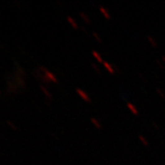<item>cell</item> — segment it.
Instances as JSON below:
<instances>
[{
    "mask_svg": "<svg viewBox=\"0 0 165 165\" xmlns=\"http://www.w3.org/2000/svg\"><path fill=\"white\" fill-rule=\"evenodd\" d=\"M103 65L104 67L108 71L109 74H115V69H114V66H113L112 64H110L108 62H104Z\"/></svg>",
    "mask_w": 165,
    "mask_h": 165,
    "instance_id": "cell-4",
    "label": "cell"
},
{
    "mask_svg": "<svg viewBox=\"0 0 165 165\" xmlns=\"http://www.w3.org/2000/svg\"><path fill=\"white\" fill-rule=\"evenodd\" d=\"M7 124H8V125H9L10 127H12V128H13V129H16V127H15V126H13L14 124L11 123L10 121H7Z\"/></svg>",
    "mask_w": 165,
    "mask_h": 165,
    "instance_id": "cell-16",
    "label": "cell"
},
{
    "mask_svg": "<svg viewBox=\"0 0 165 165\" xmlns=\"http://www.w3.org/2000/svg\"><path fill=\"white\" fill-rule=\"evenodd\" d=\"M75 91H76L77 95L82 98L83 101H85L86 103H91V102H92V99H91L90 96H89L84 90H82L81 88H76Z\"/></svg>",
    "mask_w": 165,
    "mask_h": 165,
    "instance_id": "cell-1",
    "label": "cell"
},
{
    "mask_svg": "<svg viewBox=\"0 0 165 165\" xmlns=\"http://www.w3.org/2000/svg\"><path fill=\"white\" fill-rule=\"evenodd\" d=\"M127 106L128 110H129L133 115H135V116H138V115H139V110H138V108H137L133 104L127 103Z\"/></svg>",
    "mask_w": 165,
    "mask_h": 165,
    "instance_id": "cell-3",
    "label": "cell"
},
{
    "mask_svg": "<svg viewBox=\"0 0 165 165\" xmlns=\"http://www.w3.org/2000/svg\"><path fill=\"white\" fill-rule=\"evenodd\" d=\"M79 14H80V17L82 18V20L84 21L85 23H88V24H90V23H91V20H90L89 17H88V16H87L84 12H82V11H81Z\"/></svg>",
    "mask_w": 165,
    "mask_h": 165,
    "instance_id": "cell-9",
    "label": "cell"
},
{
    "mask_svg": "<svg viewBox=\"0 0 165 165\" xmlns=\"http://www.w3.org/2000/svg\"><path fill=\"white\" fill-rule=\"evenodd\" d=\"M92 54H93V57L98 62H104L105 61L103 60V57L101 56V54L97 51H96V50H94V51H92Z\"/></svg>",
    "mask_w": 165,
    "mask_h": 165,
    "instance_id": "cell-7",
    "label": "cell"
},
{
    "mask_svg": "<svg viewBox=\"0 0 165 165\" xmlns=\"http://www.w3.org/2000/svg\"><path fill=\"white\" fill-rule=\"evenodd\" d=\"M41 90L44 92V94L46 95V96H47V97H49V98L51 99V92H50V91H49L46 87H44L43 85H41Z\"/></svg>",
    "mask_w": 165,
    "mask_h": 165,
    "instance_id": "cell-12",
    "label": "cell"
},
{
    "mask_svg": "<svg viewBox=\"0 0 165 165\" xmlns=\"http://www.w3.org/2000/svg\"><path fill=\"white\" fill-rule=\"evenodd\" d=\"M93 36L95 37V39L98 41L99 43H102V39H101V37H100L99 34H97L96 32H93Z\"/></svg>",
    "mask_w": 165,
    "mask_h": 165,
    "instance_id": "cell-13",
    "label": "cell"
},
{
    "mask_svg": "<svg viewBox=\"0 0 165 165\" xmlns=\"http://www.w3.org/2000/svg\"><path fill=\"white\" fill-rule=\"evenodd\" d=\"M91 122H92V124H93L96 128H98V129H101V128H102L101 122H100L97 118H91Z\"/></svg>",
    "mask_w": 165,
    "mask_h": 165,
    "instance_id": "cell-8",
    "label": "cell"
},
{
    "mask_svg": "<svg viewBox=\"0 0 165 165\" xmlns=\"http://www.w3.org/2000/svg\"><path fill=\"white\" fill-rule=\"evenodd\" d=\"M152 124L154 125V127H155L156 128H158V129H160V128H159V126H157V124L155 123V122H152Z\"/></svg>",
    "mask_w": 165,
    "mask_h": 165,
    "instance_id": "cell-17",
    "label": "cell"
},
{
    "mask_svg": "<svg viewBox=\"0 0 165 165\" xmlns=\"http://www.w3.org/2000/svg\"><path fill=\"white\" fill-rule=\"evenodd\" d=\"M139 140H140V141L144 145V146H146V147H148L149 144V140L146 139V137H144L143 135H139Z\"/></svg>",
    "mask_w": 165,
    "mask_h": 165,
    "instance_id": "cell-10",
    "label": "cell"
},
{
    "mask_svg": "<svg viewBox=\"0 0 165 165\" xmlns=\"http://www.w3.org/2000/svg\"><path fill=\"white\" fill-rule=\"evenodd\" d=\"M42 69L44 70V72H45V76L47 77V79H49V81H51V82H58V79H57L56 75H55L53 73H51V71H48V70H47L46 68H44V67H42Z\"/></svg>",
    "mask_w": 165,
    "mask_h": 165,
    "instance_id": "cell-2",
    "label": "cell"
},
{
    "mask_svg": "<svg viewBox=\"0 0 165 165\" xmlns=\"http://www.w3.org/2000/svg\"><path fill=\"white\" fill-rule=\"evenodd\" d=\"M162 59H163V62L165 63V56L164 55H163V56H162Z\"/></svg>",
    "mask_w": 165,
    "mask_h": 165,
    "instance_id": "cell-18",
    "label": "cell"
},
{
    "mask_svg": "<svg viewBox=\"0 0 165 165\" xmlns=\"http://www.w3.org/2000/svg\"><path fill=\"white\" fill-rule=\"evenodd\" d=\"M67 21L69 22V24L74 28V29H77L78 28H79V26H78V24H77V22L76 20L73 18V17H71V16H68L67 18Z\"/></svg>",
    "mask_w": 165,
    "mask_h": 165,
    "instance_id": "cell-6",
    "label": "cell"
},
{
    "mask_svg": "<svg viewBox=\"0 0 165 165\" xmlns=\"http://www.w3.org/2000/svg\"><path fill=\"white\" fill-rule=\"evenodd\" d=\"M92 67L96 70V72L97 74H100V73H101V71H100L99 67H98V66H97V64H96L95 62H92Z\"/></svg>",
    "mask_w": 165,
    "mask_h": 165,
    "instance_id": "cell-14",
    "label": "cell"
},
{
    "mask_svg": "<svg viewBox=\"0 0 165 165\" xmlns=\"http://www.w3.org/2000/svg\"><path fill=\"white\" fill-rule=\"evenodd\" d=\"M147 39H148V41H149V42L150 43V45L152 46V47H154V48H156V47H158V44H157V42L154 41V39L151 37V36H148L147 37Z\"/></svg>",
    "mask_w": 165,
    "mask_h": 165,
    "instance_id": "cell-11",
    "label": "cell"
},
{
    "mask_svg": "<svg viewBox=\"0 0 165 165\" xmlns=\"http://www.w3.org/2000/svg\"><path fill=\"white\" fill-rule=\"evenodd\" d=\"M156 92L159 94V96H160L163 99H165V95L163 94V92L160 88H157V89H156Z\"/></svg>",
    "mask_w": 165,
    "mask_h": 165,
    "instance_id": "cell-15",
    "label": "cell"
},
{
    "mask_svg": "<svg viewBox=\"0 0 165 165\" xmlns=\"http://www.w3.org/2000/svg\"><path fill=\"white\" fill-rule=\"evenodd\" d=\"M99 10L101 11V13L104 15V17L106 19V20H110L111 16H110V13L109 11L106 9V7H105L103 6H99Z\"/></svg>",
    "mask_w": 165,
    "mask_h": 165,
    "instance_id": "cell-5",
    "label": "cell"
}]
</instances>
